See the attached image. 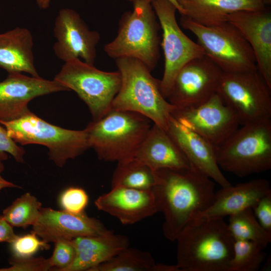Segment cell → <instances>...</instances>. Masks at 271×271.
<instances>
[{"label":"cell","instance_id":"9c48e42d","mask_svg":"<svg viewBox=\"0 0 271 271\" xmlns=\"http://www.w3.org/2000/svg\"><path fill=\"white\" fill-rule=\"evenodd\" d=\"M54 80L76 93L87 105L93 120L100 119L111 110L121 84L118 70L102 71L80 59L65 62Z\"/></svg>","mask_w":271,"mask_h":271},{"label":"cell","instance_id":"4316f807","mask_svg":"<svg viewBox=\"0 0 271 271\" xmlns=\"http://www.w3.org/2000/svg\"><path fill=\"white\" fill-rule=\"evenodd\" d=\"M90 271H159V263L150 252L128 246Z\"/></svg>","mask_w":271,"mask_h":271},{"label":"cell","instance_id":"7402d4cb","mask_svg":"<svg viewBox=\"0 0 271 271\" xmlns=\"http://www.w3.org/2000/svg\"><path fill=\"white\" fill-rule=\"evenodd\" d=\"M75 256L65 271H90L129 246L127 236L108 230L96 236L79 237L72 239Z\"/></svg>","mask_w":271,"mask_h":271},{"label":"cell","instance_id":"8fae6325","mask_svg":"<svg viewBox=\"0 0 271 271\" xmlns=\"http://www.w3.org/2000/svg\"><path fill=\"white\" fill-rule=\"evenodd\" d=\"M162 30L161 46L164 55V71L160 87L167 99L180 70L191 60L205 56L198 43L190 39L181 29L176 18V8L168 0L151 2Z\"/></svg>","mask_w":271,"mask_h":271},{"label":"cell","instance_id":"d590c367","mask_svg":"<svg viewBox=\"0 0 271 271\" xmlns=\"http://www.w3.org/2000/svg\"><path fill=\"white\" fill-rule=\"evenodd\" d=\"M11 226L4 218L0 215V242L10 243L17 237Z\"/></svg>","mask_w":271,"mask_h":271},{"label":"cell","instance_id":"cb8c5ba5","mask_svg":"<svg viewBox=\"0 0 271 271\" xmlns=\"http://www.w3.org/2000/svg\"><path fill=\"white\" fill-rule=\"evenodd\" d=\"M184 13L181 15L206 26L227 22L228 16L244 11L265 8L262 0H177Z\"/></svg>","mask_w":271,"mask_h":271},{"label":"cell","instance_id":"4dcf8cb0","mask_svg":"<svg viewBox=\"0 0 271 271\" xmlns=\"http://www.w3.org/2000/svg\"><path fill=\"white\" fill-rule=\"evenodd\" d=\"M52 256L49 258L51 270L65 271L73 262L75 250L72 240L59 239L54 242Z\"/></svg>","mask_w":271,"mask_h":271},{"label":"cell","instance_id":"3957f363","mask_svg":"<svg viewBox=\"0 0 271 271\" xmlns=\"http://www.w3.org/2000/svg\"><path fill=\"white\" fill-rule=\"evenodd\" d=\"M115 61L121 84L111 108L138 112L166 130L176 108L162 95L160 80L136 59L125 57Z\"/></svg>","mask_w":271,"mask_h":271},{"label":"cell","instance_id":"f546056e","mask_svg":"<svg viewBox=\"0 0 271 271\" xmlns=\"http://www.w3.org/2000/svg\"><path fill=\"white\" fill-rule=\"evenodd\" d=\"M9 243L12 257L16 258L32 257L39 250L49 248V243L40 239L33 231L23 236H17Z\"/></svg>","mask_w":271,"mask_h":271},{"label":"cell","instance_id":"7a4b0ae2","mask_svg":"<svg viewBox=\"0 0 271 271\" xmlns=\"http://www.w3.org/2000/svg\"><path fill=\"white\" fill-rule=\"evenodd\" d=\"M176 240L180 271H228L234 240L223 218L196 217Z\"/></svg>","mask_w":271,"mask_h":271},{"label":"cell","instance_id":"5bb4252c","mask_svg":"<svg viewBox=\"0 0 271 271\" xmlns=\"http://www.w3.org/2000/svg\"><path fill=\"white\" fill-rule=\"evenodd\" d=\"M53 32L56 39L53 50L59 59L65 62L80 59L94 64L100 34L90 30L75 11L61 9L54 22Z\"/></svg>","mask_w":271,"mask_h":271},{"label":"cell","instance_id":"ffe728a7","mask_svg":"<svg viewBox=\"0 0 271 271\" xmlns=\"http://www.w3.org/2000/svg\"><path fill=\"white\" fill-rule=\"evenodd\" d=\"M134 158L155 171H182L191 166L167 131L153 123Z\"/></svg>","mask_w":271,"mask_h":271},{"label":"cell","instance_id":"30bf717a","mask_svg":"<svg viewBox=\"0 0 271 271\" xmlns=\"http://www.w3.org/2000/svg\"><path fill=\"white\" fill-rule=\"evenodd\" d=\"M271 87L258 70L223 72L217 92L236 113L240 124L271 120Z\"/></svg>","mask_w":271,"mask_h":271},{"label":"cell","instance_id":"d6a6232c","mask_svg":"<svg viewBox=\"0 0 271 271\" xmlns=\"http://www.w3.org/2000/svg\"><path fill=\"white\" fill-rule=\"evenodd\" d=\"M10 266L0 268V271H47L51 270L49 259L42 257L16 258L12 257Z\"/></svg>","mask_w":271,"mask_h":271},{"label":"cell","instance_id":"d6986e66","mask_svg":"<svg viewBox=\"0 0 271 271\" xmlns=\"http://www.w3.org/2000/svg\"><path fill=\"white\" fill-rule=\"evenodd\" d=\"M96 208L117 218L124 225L132 224L157 213L152 190L111 187L95 201Z\"/></svg>","mask_w":271,"mask_h":271},{"label":"cell","instance_id":"ab89813d","mask_svg":"<svg viewBox=\"0 0 271 271\" xmlns=\"http://www.w3.org/2000/svg\"><path fill=\"white\" fill-rule=\"evenodd\" d=\"M262 1L264 5H269L271 3V0H262Z\"/></svg>","mask_w":271,"mask_h":271},{"label":"cell","instance_id":"836d02e7","mask_svg":"<svg viewBox=\"0 0 271 271\" xmlns=\"http://www.w3.org/2000/svg\"><path fill=\"white\" fill-rule=\"evenodd\" d=\"M8 153L12 156L17 162H24V149L19 147L8 135L6 128L0 123V160H6Z\"/></svg>","mask_w":271,"mask_h":271},{"label":"cell","instance_id":"d4e9b609","mask_svg":"<svg viewBox=\"0 0 271 271\" xmlns=\"http://www.w3.org/2000/svg\"><path fill=\"white\" fill-rule=\"evenodd\" d=\"M157 181L156 171L134 157L117 162L112 175L111 187L152 190Z\"/></svg>","mask_w":271,"mask_h":271},{"label":"cell","instance_id":"52a82bcc","mask_svg":"<svg viewBox=\"0 0 271 271\" xmlns=\"http://www.w3.org/2000/svg\"><path fill=\"white\" fill-rule=\"evenodd\" d=\"M0 123L16 143L38 144L48 148L49 159L59 167L90 148L85 129L63 128L46 121L31 111L17 119L0 121Z\"/></svg>","mask_w":271,"mask_h":271},{"label":"cell","instance_id":"9a60e30c","mask_svg":"<svg viewBox=\"0 0 271 271\" xmlns=\"http://www.w3.org/2000/svg\"><path fill=\"white\" fill-rule=\"evenodd\" d=\"M0 82V121L17 119L29 112L34 98L59 91H69L55 80L29 76L21 72L8 73Z\"/></svg>","mask_w":271,"mask_h":271},{"label":"cell","instance_id":"8d00e7d4","mask_svg":"<svg viewBox=\"0 0 271 271\" xmlns=\"http://www.w3.org/2000/svg\"><path fill=\"white\" fill-rule=\"evenodd\" d=\"M4 168L5 167L3 163V161L0 160V190L6 188H21V187L18 185L9 182L3 178L1 175V173L4 170Z\"/></svg>","mask_w":271,"mask_h":271},{"label":"cell","instance_id":"44dd1931","mask_svg":"<svg viewBox=\"0 0 271 271\" xmlns=\"http://www.w3.org/2000/svg\"><path fill=\"white\" fill-rule=\"evenodd\" d=\"M271 193L269 182L261 178L250 180L215 192L211 206L196 217L221 218L252 208L264 196Z\"/></svg>","mask_w":271,"mask_h":271},{"label":"cell","instance_id":"2e32d148","mask_svg":"<svg viewBox=\"0 0 271 271\" xmlns=\"http://www.w3.org/2000/svg\"><path fill=\"white\" fill-rule=\"evenodd\" d=\"M32 226L33 232L47 243L99 235L108 230L99 220L84 212L75 214L42 207Z\"/></svg>","mask_w":271,"mask_h":271},{"label":"cell","instance_id":"5b68a950","mask_svg":"<svg viewBox=\"0 0 271 271\" xmlns=\"http://www.w3.org/2000/svg\"><path fill=\"white\" fill-rule=\"evenodd\" d=\"M132 3L133 10L122 15L116 36L104 46V51L115 60L136 59L152 71L160 58V25L151 3L146 0Z\"/></svg>","mask_w":271,"mask_h":271},{"label":"cell","instance_id":"83f0119b","mask_svg":"<svg viewBox=\"0 0 271 271\" xmlns=\"http://www.w3.org/2000/svg\"><path fill=\"white\" fill-rule=\"evenodd\" d=\"M42 208V203L27 192L16 199L3 210V216L13 227L25 228L36 221Z\"/></svg>","mask_w":271,"mask_h":271},{"label":"cell","instance_id":"b9f144b4","mask_svg":"<svg viewBox=\"0 0 271 271\" xmlns=\"http://www.w3.org/2000/svg\"><path fill=\"white\" fill-rule=\"evenodd\" d=\"M0 12H1V10H0Z\"/></svg>","mask_w":271,"mask_h":271},{"label":"cell","instance_id":"603a6c76","mask_svg":"<svg viewBox=\"0 0 271 271\" xmlns=\"http://www.w3.org/2000/svg\"><path fill=\"white\" fill-rule=\"evenodd\" d=\"M33 39L27 28L16 27L0 33V67L8 73L25 72L39 77L33 52Z\"/></svg>","mask_w":271,"mask_h":271},{"label":"cell","instance_id":"4fadbf2b","mask_svg":"<svg viewBox=\"0 0 271 271\" xmlns=\"http://www.w3.org/2000/svg\"><path fill=\"white\" fill-rule=\"evenodd\" d=\"M223 72L205 55L193 59L177 73L167 100L178 109L199 105L216 93Z\"/></svg>","mask_w":271,"mask_h":271},{"label":"cell","instance_id":"6da1fadb","mask_svg":"<svg viewBox=\"0 0 271 271\" xmlns=\"http://www.w3.org/2000/svg\"><path fill=\"white\" fill-rule=\"evenodd\" d=\"M156 172L158 181L152 190L157 211L164 216V234L174 241L191 221L212 204L214 183L192 166L185 170Z\"/></svg>","mask_w":271,"mask_h":271},{"label":"cell","instance_id":"8992f818","mask_svg":"<svg viewBox=\"0 0 271 271\" xmlns=\"http://www.w3.org/2000/svg\"><path fill=\"white\" fill-rule=\"evenodd\" d=\"M216 147L220 169L239 177L271 168V120L242 125Z\"/></svg>","mask_w":271,"mask_h":271},{"label":"cell","instance_id":"74e56055","mask_svg":"<svg viewBox=\"0 0 271 271\" xmlns=\"http://www.w3.org/2000/svg\"><path fill=\"white\" fill-rule=\"evenodd\" d=\"M51 0H36L38 6L42 9H46L49 7Z\"/></svg>","mask_w":271,"mask_h":271},{"label":"cell","instance_id":"f35d334b","mask_svg":"<svg viewBox=\"0 0 271 271\" xmlns=\"http://www.w3.org/2000/svg\"><path fill=\"white\" fill-rule=\"evenodd\" d=\"M146 1L149 3H151L152 1L154 0H146ZM168 1L174 5V6L176 8L177 10L179 12V13H180L181 15L184 13V11L183 9L179 5L178 3H177V0H168Z\"/></svg>","mask_w":271,"mask_h":271},{"label":"cell","instance_id":"ac0fdd59","mask_svg":"<svg viewBox=\"0 0 271 271\" xmlns=\"http://www.w3.org/2000/svg\"><path fill=\"white\" fill-rule=\"evenodd\" d=\"M166 130L192 167L216 182L221 187L232 185L218 165L214 146L200 135L181 124L172 116Z\"/></svg>","mask_w":271,"mask_h":271},{"label":"cell","instance_id":"ba28073f","mask_svg":"<svg viewBox=\"0 0 271 271\" xmlns=\"http://www.w3.org/2000/svg\"><path fill=\"white\" fill-rule=\"evenodd\" d=\"M181 27L196 37L205 55L225 73L257 70L249 44L239 30L228 22L206 26L181 15Z\"/></svg>","mask_w":271,"mask_h":271},{"label":"cell","instance_id":"f1b7e54d","mask_svg":"<svg viewBox=\"0 0 271 271\" xmlns=\"http://www.w3.org/2000/svg\"><path fill=\"white\" fill-rule=\"evenodd\" d=\"M263 249L254 242L235 240L228 271L258 270L265 257Z\"/></svg>","mask_w":271,"mask_h":271},{"label":"cell","instance_id":"484cf974","mask_svg":"<svg viewBox=\"0 0 271 271\" xmlns=\"http://www.w3.org/2000/svg\"><path fill=\"white\" fill-rule=\"evenodd\" d=\"M227 224L235 240L250 241L263 249L271 241V232L264 229L257 220L251 208L230 215Z\"/></svg>","mask_w":271,"mask_h":271},{"label":"cell","instance_id":"e575fe53","mask_svg":"<svg viewBox=\"0 0 271 271\" xmlns=\"http://www.w3.org/2000/svg\"><path fill=\"white\" fill-rule=\"evenodd\" d=\"M252 209L261 226L271 232V193L262 197Z\"/></svg>","mask_w":271,"mask_h":271},{"label":"cell","instance_id":"60d3db41","mask_svg":"<svg viewBox=\"0 0 271 271\" xmlns=\"http://www.w3.org/2000/svg\"><path fill=\"white\" fill-rule=\"evenodd\" d=\"M126 1H130V2H133L134 1H135L136 0H126Z\"/></svg>","mask_w":271,"mask_h":271},{"label":"cell","instance_id":"277c9868","mask_svg":"<svg viewBox=\"0 0 271 271\" xmlns=\"http://www.w3.org/2000/svg\"><path fill=\"white\" fill-rule=\"evenodd\" d=\"M147 117L129 110H111L85 128L90 148L98 159L119 162L134 158L152 125Z\"/></svg>","mask_w":271,"mask_h":271},{"label":"cell","instance_id":"e0dca14e","mask_svg":"<svg viewBox=\"0 0 271 271\" xmlns=\"http://www.w3.org/2000/svg\"><path fill=\"white\" fill-rule=\"evenodd\" d=\"M227 22L241 33L254 53L257 70L271 87V14L265 8L229 15Z\"/></svg>","mask_w":271,"mask_h":271},{"label":"cell","instance_id":"7c38bea8","mask_svg":"<svg viewBox=\"0 0 271 271\" xmlns=\"http://www.w3.org/2000/svg\"><path fill=\"white\" fill-rule=\"evenodd\" d=\"M172 116L215 147L225 141L240 124L236 113L217 93L197 106L176 109Z\"/></svg>","mask_w":271,"mask_h":271},{"label":"cell","instance_id":"1f68e13d","mask_svg":"<svg viewBox=\"0 0 271 271\" xmlns=\"http://www.w3.org/2000/svg\"><path fill=\"white\" fill-rule=\"evenodd\" d=\"M88 200V196L84 189L78 187H69L61 193L59 204L63 210L79 214L84 212Z\"/></svg>","mask_w":271,"mask_h":271}]
</instances>
